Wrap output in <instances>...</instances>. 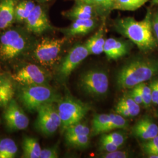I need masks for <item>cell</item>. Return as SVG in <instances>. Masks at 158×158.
<instances>
[{
    "instance_id": "cell-12",
    "label": "cell",
    "mask_w": 158,
    "mask_h": 158,
    "mask_svg": "<svg viewBox=\"0 0 158 158\" xmlns=\"http://www.w3.org/2000/svg\"><path fill=\"white\" fill-rule=\"evenodd\" d=\"M25 23L27 29L34 34L40 35L52 28L45 10L38 5L35 6Z\"/></svg>"
},
{
    "instance_id": "cell-2",
    "label": "cell",
    "mask_w": 158,
    "mask_h": 158,
    "mask_svg": "<svg viewBox=\"0 0 158 158\" xmlns=\"http://www.w3.org/2000/svg\"><path fill=\"white\" fill-rule=\"evenodd\" d=\"M158 74V60L136 57L122 66L116 75V83L120 89H131Z\"/></svg>"
},
{
    "instance_id": "cell-30",
    "label": "cell",
    "mask_w": 158,
    "mask_h": 158,
    "mask_svg": "<svg viewBox=\"0 0 158 158\" xmlns=\"http://www.w3.org/2000/svg\"><path fill=\"white\" fill-rule=\"evenodd\" d=\"M101 138L111 142L120 148L124 145L127 139V136L125 135V134L121 132H114L109 134H102Z\"/></svg>"
},
{
    "instance_id": "cell-27",
    "label": "cell",
    "mask_w": 158,
    "mask_h": 158,
    "mask_svg": "<svg viewBox=\"0 0 158 158\" xmlns=\"http://www.w3.org/2000/svg\"><path fill=\"white\" fill-rule=\"evenodd\" d=\"M118 103L125 106L130 111L131 117H134L140 113V106L127 93L119 100Z\"/></svg>"
},
{
    "instance_id": "cell-19",
    "label": "cell",
    "mask_w": 158,
    "mask_h": 158,
    "mask_svg": "<svg viewBox=\"0 0 158 158\" xmlns=\"http://www.w3.org/2000/svg\"><path fill=\"white\" fill-rule=\"evenodd\" d=\"M14 94V85L11 79L0 74V107H6Z\"/></svg>"
},
{
    "instance_id": "cell-39",
    "label": "cell",
    "mask_w": 158,
    "mask_h": 158,
    "mask_svg": "<svg viewBox=\"0 0 158 158\" xmlns=\"http://www.w3.org/2000/svg\"><path fill=\"white\" fill-rule=\"evenodd\" d=\"M152 23L153 33L158 42V11L152 14Z\"/></svg>"
},
{
    "instance_id": "cell-28",
    "label": "cell",
    "mask_w": 158,
    "mask_h": 158,
    "mask_svg": "<svg viewBox=\"0 0 158 158\" xmlns=\"http://www.w3.org/2000/svg\"><path fill=\"white\" fill-rule=\"evenodd\" d=\"M64 133V136L82 135L90 136L91 130L87 125L81 124L80 122L69 127L68 128L65 130Z\"/></svg>"
},
{
    "instance_id": "cell-42",
    "label": "cell",
    "mask_w": 158,
    "mask_h": 158,
    "mask_svg": "<svg viewBox=\"0 0 158 158\" xmlns=\"http://www.w3.org/2000/svg\"><path fill=\"white\" fill-rule=\"evenodd\" d=\"M152 3L153 5H157L158 4V0H152Z\"/></svg>"
},
{
    "instance_id": "cell-22",
    "label": "cell",
    "mask_w": 158,
    "mask_h": 158,
    "mask_svg": "<svg viewBox=\"0 0 158 158\" xmlns=\"http://www.w3.org/2000/svg\"><path fill=\"white\" fill-rule=\"evenodd\" d=\"M35 6L34 1L30 0H24L18 2L15 7V20L18 22H25Z\"/></svg>"
},
{
    "instance_id": "cell-9",
    "label": "cell",
    "mask_w": 158,
    "mask_h": 158,
    "mask_svg": "<svg viewBox=\"0 0 158 158\" xmlns=\"http://www.w3.org/2000/svg\"><path fill=\"white\" fill-rule=\"evenodd\" d=\"M89 55V51L85 44H77L72 47L63 58L58 68L57 77L59 80L65 81Z\"/></svg>"
},
{
    "instance_id": "cell-13",
    "label": "cell",
    "mask_w": 158,
    "mask_h": 158,
    "mask_svg": "<svg viewBox=\"0 0 158 158\" xmlns=\"http://www.w3.org/2000/svg\"><path fill=\"white\" fill-rule=\"evenodd\" d=\"M134 137L147 141L158 135V126L152 119L145 117L139 119L131 130Z\"/></svg>"
},
{
    "instance_id": "cell-40",
    "label": "cell",
    "mask_w": 158,
    "mask_h": 158,
    "mask_svg": "<svg viewBox=\"0 0 158 158\" xmlns=\"http://www.w3.org/2000/svg\"><path fill=\"white\" fill-rule=\"evenodd\" d=\"M143 152L147 154V155H158V147L151 148L144 150Z\"/></svg>"
},
{
    "instance_id": "cell-1",
    "label": "cell",
    "mask_w": 158,
    "mask_h": 158,
    "mask_svg": "<svg viewBox=\"0 0 158 158\" xmlns=\"http://www.w3.org/2000/svg\"><path fill=\"white\" fill-rule=\"evenodd\" d=\"M152 17V12L148 11L141 21H136L131 17L119 18L114 23V28L141 51H152L158 46V40L153 35Z\"/></svg>"
},
{
    "instance_id": "cell-20",
    "label": "cell",
    "mask_w": 158,
    "mask_h": 158,
    "mask_svg": "<svg viewBox=\"0 0 158 158\" xmlns=\"http://www.w3.org/2000/svg\"><path fill=\"white\" fill-rule=\"evenodd\" d=\"M23 149V158H40L42 149L37 139L31 136L24 137Z\"/></svg>"
},
{
    "instance_id": "cell-3",
    "label": "cell",
    "mask_w": 158,
    "mask_h": 158,
    "mask_svg": "<svg viewBox=\"0 0 158 158\" xmlns=\"http://www.w3.org/2000/svg\"><path fill=\"white\" fill-rule=\"evenodd\" d=\"M19 98L24 107L34 112L46 104L57 103L61 97L48 85H23L19 91Z\"/></svg>"
},
{
    "instance_id": "cell-34",
    "label": "cell",
    "mask_w": 158,
    "mask_h": 158,
    "mask_svg": "<svg viewBox=\"0 0 158 158\" xmlns=\"http://www.w3.org/2000/svg\"><path fill=\"white\" fill-rule=\"evenodd\" d=\"M130 153L126 151H119V149L110 152H104L100 155L102 158H127L130 157Z\"/></svg>"
},
{
    "instance_id": "cell-5",
    "label": "cell",
    "mask_w": 158,
    "mask_h": 158,
    "mask_svg": "<svg viewBox=\"0 0 158 158\" xmlns=\"http://www.w3.org/2000/svg\"><path fill=\"white\" fill-rule=\"evenodd\" d=\"M78 86L81 91L93 98H101L107 94L109 78L102 69H92L81 74Z\"/></svg>"
},
{
    "instance_id": "cell-24",
    "label": "cell",
    "mask_w": 158,
    "mask_h": 158,
    "mask_svg": "<svg viewBox=\"0 0 158 158\" xmlns=\"http://www.w3.org/2000/svg\"><path fill=\"white\" fill-rule=\"evenodd\" d=\"M18 152V147L15 141L10 138L0 140V158H14Z\"/></svg>"
},
{
    "instance_id": "cell-16",
    "label": "cell",
    "mask_w": 158,
    "mask_h": 158,
    "mask_svg": "<svg viewBox=\"0 0 158 158\" xmlns=\"http://www.w3.org/2000/svg\"><path fill=\"white\" fill-rule=\"evenodd\" d=\"M97 26L96 18L89 19H76L68 28L63 30L66 36L85 35L92 31Z\"/></svg>"
},
{
    "instance_id": "cell-21",
    "label": "cell",
    "mask_w": 158,
    "mask_h": 158,
    "mask_svg": "<svg viewBox=\"0 0 158 158\" xmlns=\"http://www.w3.org/2000/svg\"><path fill=\"white\" fill-rule=\"evenodd\" d=\"M111 121V114H96L92 120L91 134L92 136L102 134L104 129Z\"/></svg>"
},
{
    "instance_id": "cell-17",
    "label": "cell",
    "mask_w": 158,
    "mask_h": 158,
    "mask_svg": "<svg viewBox=\"0 0 158 158\" xmlns=\"http://www.w3.org/2000/svg\"><path fill=\"white\" fill-rule=\"evenodd\" d=\"M18 0H0V29L10 27L15 20Z\"/></svg>"
},
{
    "instance_id": "cell-26",
    "label": "cell",
    "mask_w": 158,
    "mask_h": 158,
    "mask_svg": "<svg viewBox=\"0 0 158 158\" xmlns=\"http://www.w3.org/2000/svg\"><path fill=\"white\" fill-rule=\"evenodd\" d=\"M129 123L125 117L119 114H111V121L110 124L104 129L102 133H107L116 129H125L128 128Z\"/></svg>"
},
{
    "instance_id": "cell-6",
    "label": "cell",
    "mask_w": 158,
    "mask_h": 158,
    "mask_svg": "<svg viewBox=\"0 0 158 158\" xmlns=\"http://www.w3.org/2000/svg\"><path fill=\"white\" fill-rule=\"evenodd\" d=\"M66 37L62 38H45L40 40L34 50V56L43 66H52L59 59Z\"/></svg>"
},
{
    "instance_id": "cell-18",
    "label": "cell",
    "mask_w": 158,
    "mask_h": 158,
    "mask_svg": "<svg viewBox=\"0 0 158 158\" xmlns=\"http://www.w3.org/2000/svg\"><path fill=\"white\" fill-rule=\"evenodd\" d=\"M106 39L104 31L102 28L86 41L85 45L89 51V55H100L104 52Z\"/></svg>"
},
{
    "instance_id": "cell-32",
    "label": "cell",
    "mask_w": 158,
    "mask_h": 158,
    "mask_svg": "<svg viewBox=\"0 0 158 158\" xmlns=\"http://www.w3.org/2000/svg\"><path fill=\"white\" fill-rule=\"evenodd\" d=\"M119 148L120 147L115 145L111 142L100 137L99 141V149L100 151L104 152H110L117 151Z\"/></svg>"
},
{
    "instance_id": "cell-8",
    "label": "cell",
    "mask_w": 158,
    "mask_h": 158,
    "mask_svg": "<svg viewBox=\"0 0 158 158\" xmlns=\"http://www.w3.org/2000/svg\"><path fill=\"white\" fill-rule=\"evenodd\" d=\"M36 129L46 136L53 135L61 126V119L55 102L43 105L37 110Z\"/></svg>"
},
{
    "instance_id": "cell-7",
    "label": "cell",
    "mask_w": 158,
    "mask_h": 158,
    "mask_svg": "<svg viewBox=\"0 0 158 158\" xmlns=\"http://www.w3.org/2000/svg\"><path fill=\"white\" fill-rule=\"evenodd\" d=\"M27 44L23 32L17 29H9L0 37V56L3 60L12 59L25 50Z\"/></svg>"
},
{
    "instance_id": "cell-10",
    "label": "cell",
    "mask_w": 158,
    "mask_h": 158,
    "mask_svg": "<svg viewBox=\"0 0 158 158\" xmlns=\"http://www.w3.org/2000/svg\"><path fill=\"white\" fill-rule=\"evenodd\" d=\"M12 77L23 85H48L50 80V76L45 69L34 64L25 66Z\"/></svg>"
},
{
    "instance_id": "cell-25",
    "label": "cell",
    "mask_w": 158,
    "mask_h": 158,
    "mask_svg": "<svg viewBox=\"0 0 158 158\" xmlns=\"http://www.w3.org/2000/svg\"><path fill=\"white\" fill-rule=\"evenodd\" d=\"M65 141L69 147L76 149H85L90 144V136L82 135L64 136Z\"/></svg>"
},
{
    "instance_id": "cell-29",
    "label": "cell",
    "mask_w": 158,
    "mask_h": 158,
    "mask_svg": "<svg viewBox=\"0 0 158 158\" xmlns=\"http://www.w3.org/2000/svg\"><path fill=\"white\" fill-rule=\"evenodd\" d=\"M114 0H91V3L95 6L99 14L105 15L113 10Z\"/></svg>"
},
{
    "instance_id": "cell-44",
    "label": "cell",
    "mask_w": 158,
    "mask_h": 158,
    "mask_svg": "<svg viewBox=\"0 0 158 158\" xmlns=\"http://www.w3.org/2000/svg\"><path fill=\"white\" fill-rule=\"evenodd\" d=\"M38 1H42V2H44V1H49V0H38Z\"/></svg>"
},
{
    "instance_id": "cell-15",
    "label": "cell",
    "mask_w": 158,
    "mask_h": 158,
    "mask_svg": "<svg viewBox=\"0 0 158 158\" xmlns=\"http://www.w3.org/2000/svg\"><path fill=\"white\" fill-rule=\"evenodd\" d=\"M129 52L127 44L123 40L110 38L106 40L104 52L108 60H117L124 56Z\"/></svg>"
},
{
    "instance_id": "cell-43",
    "label": "cell",
    "mask_w": 158,
    "mask_h": 158,
    "mask_svg": "<svg viewBox=\"0 0 158 158\" xmlns=\"http://www.w3.org/2000/svg\"><path fill=\"white\" fill-rule=\"evenodd\" d=\"M80 1H84V2H89V3H91V0H80Z\"/></svg>"
},
{
    "instance_id": "cell-41",
    "label": "cell",
    "mask_w": 158,
    "mask_h": 158,
    "mask_svg": "<svg viewBox=\"0 0 158 158\" xmlns=\"http://www.w3.org/2000/svg\"><path fill=\"white\" fill-rule=\"evenodd\" d=\"M148 158H158V155H148Z\"/></svg>"
},
{
    "instance_id": "cell-36",
    "label": "cell",
    "mask_w": 158,
    "mask_h": 158,
    "mask_svg": "<svg viewBox=\"0 0 158 158\" xmlns=\"http://www.w3.org/2000/svg\"><path fill=\"white\" fill-rule=\"evenodd\" d=\"M127 93L132 97V98L135 101V102L139 104V106L143 104V101H142V98L141 95V93L139 92V91L138 90V87L135 86L134 88L131 89V90H130L128 92H127Z\"/></svg>"
},
{
    "instance_id": "cell-35",
    "label": "cell",
    "mask_w": 158,
    "mask_h": 158,
    "mask_svg": "<svg viewBox=\"0 0 158 158\" xmlns=\"http://www.w3.org/2000/svg\"><path fill=\"white\" fill-rule=\"evenodd\" d=\"M149 86L151 89L152 103L158 105V78L152 80Z\"/></svg>"
},
{
    "instance_id": "cell-23",
    "label": "cell",
    "mask_w": 158,
    "mask_h": 158,
    "mask_svg": "<svg viewBox=\"0 0 158 158\" xmlns=\"http://www.w3.org/2000/svg\"><path fill=\"white\" fill-rule=\"evenodd\" d=\"M148 1V0H114L113 10L135 11Z\"/></svg>"
},
{
    "instance_id": "cell-38",
    "label": "cell",
    "mask_w": 158,
    "mask_h": 158,
    "mask_svg": "<svg viewBox=\"0 0 158 158\" xmlns=\"http://www.w3.org/2000/svg\"><path fill=\"white\" fill-rule=\"evenodd\" d=\"M115 110L117 114L121 115L124 117H131L130 111L127 110V108L119 103L117 104V106L115 108Z\"/></svg>"
},
{
    "instance_id": "cell-11",
    "label": "cell",
    "mask_w": 158,
    "mask_h": 158,
    "mask_svg": "<svg viewBox=\"0 0 158 158\" xmlns=\"http://www.w3.org/2000/svg\"><path fill=\"white\" fill-rule=\"evenodd\" d=\"M4 118L7 128L11 131L25 130L29 124L28 117L14 99H12L6 106Z\"/></svg>"
},
{
    "instance_id": "cell-4",
    "label": "cell",
    "mask_w": 158,
    "mask_h": 158,
    "mask_svg": "<svg viewBox=\"0 0 158 158\" xmlns=\"http://www.w3.org/2000/svg\"><path fill=\"white\" fill-rule=\"evenodd\" d=\"M57 103V111L61 119L60 130L64 133L69 127L80 123L90 110V106L72 96L61 98Z\"/></svg>"
},
{
    "instance_id": "cell-14",
    "label": "cell",
    "mask_w": 158,
    "mask_h": 158,
    "mask_svg": "<svg viewBox=\"0 0 158 158\" xmlns=\"http://www.w3.org/2000/svg\"><path fill=\"white\" fill-rule=\"evenodd\" d=\"M98 14L95 6L92 4L80 0L72 8L64 13V15L72 21L94 18Z\"/></svg>"
},
{
    "instance_id": "cell-33",
    "label": "cell",
    "mask_w": 158,
    "mask_h": 158,
    "mask_svg": "<svg viewBox=\"0 0 158 158\" xmlns=\"http://www.w3.org/2000/svg\"><path fill=\"white\" fill-rule=\"evenodd\" d=\"M58 157L59 149L57 145L42 149L40 156V158H57Z\"/></svg>"
},
{
    "instance_id": "cell-31",
    "label": "cell",
    "mask_w": 158,
    "mask_h": 158,
    "mask_svg": "<svg viewBox=\"0 0 158 158\" xmlns=\"http://www.w3.org/2000/svg\"><path fill=\"white\" fill-rule=\"evenodd\" d=\"M136 87L141 93L143 106L145 108L149 107L151 103H152V93L150 86L146 84L145 82H143L137 85Z\"/></svg>"
},
{
    "instance_id": "cell-37",
    "label": "cell",
    "mask_w": 158,
    "mask_h": 158,
    "mask_svg": "<svg viewBox=\"0 0 158 158\" xmlns=\"http://www.w3.org/2000/svg\"><path fill=\"white\" fill-rule=\"evenodd\" d=\"M141 147L143 151L158 147V135L152 139L145 141V142L142 143Z\"/></svg>"
}]
</instances>
